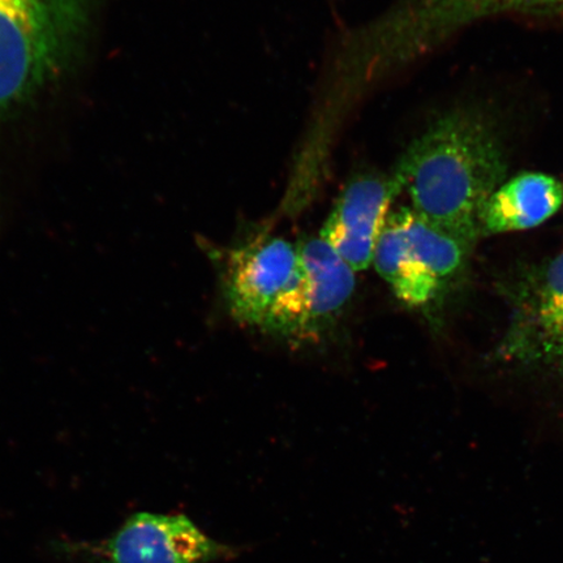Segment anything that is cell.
<instances>
[{
	"label": "cell",
	"instance_id": "1",
	"mask_svg": "<svg viewBox=\"0 0 563 563\" xmlns=\"http://www.w3.org/2000/svg\"><path fill=\"white\" fill-rule=\"evenodd\" d=\"M508 172L501 140L470 111L443 115L408 147L393 174L422 220L473 245L481 214Z\"/></svg>",
	"mask_w": 563,
	"mask_h": 563
},
{
	"label": "cell",
	"instance_id": "2",
	"mask_svg": "<svg viewBox=\"0 0 563 563\" xmlns=\"http://www.w3.org/2000/svg\"><path fill=\"white\" fill-rule=\"evenodd\" d=\"M100 0H0V123L58 86L86 53Z\"/></svg>",
	"mask_w": 563,
	"mask_h": 563
},
{
	"label": "cell",
	"instance_id": "3",
	"mask_svg": "<svg viewBox=\"0 0 563 563\" xmlns=\"http://www.w3.org/2000/svg\"><path fill=\"white\" fill-rule=\"evenodd\" d=\"M223 286L238 322L274 334L305 336L306 282L297 245L262 238L232 250Z\"/></svg>",
	"mask_w": 563,
	"mask_h": 563
},
{
	"label": "cell",
	"instance_id": "4",
	"mask_svg": "<svg viewBox=\"0 0 563 563\" xmlns=\"http://www.w3.org/2000/svg\"><path fill=\"white\" fill-rule=\"evenodd\" d=\"M549 9H563V0H405L357 42L364 60L379 75L471 21L505 11Z\"/></svg>",
	"mask_w": 563,
	"mask_h": 563
},
{
	"label": "cell",
	"instance_id": "5",
	"mask_svg": "<svg viewBox=\"0 0 563 563\" xmlns=\"http://www.w3.org/2000/svg\"><path fill=\"white\" fill-rule=\"evenodd\" d=\"M402 192V183L393 173L356 176L338 197L320 236L352 269H368L393 202Z\"/></svg>",
	"mask_w": 563,
	"mask_h": 563
},
{
	"label": "cell",
	"instance_id": "6",
	"mask_svg": "<svg viewBox=\"0 0 563 563\" xmlns=\"http://www.w3.org/2000/svg\"><path fill=\"white\" fill-rule=\"evenodd\" d=\"M231 553L186 516L152 512L133 514L102 549L106 563H208Z\"/></svg>",
	"mask_w": 563,
	"mask_h": 563
},
{
	"label": "cell",
	"instance_id": "7",
	"mask_svg": "<svg viewBox=\"0 0 563 563\" xmlns=\"http://www.w3.org/2000/svg\"><path fill=\"white\" fill-rule=\"evenodd\" d=\"M505 349L523 361L563 357V252L520 294Z\"/></svg>",
	"mask_w": 563,
	"mask_h": 563
},
{
	"label": "cell",
	"instance_id": "8",
	"mask_svg": "<svg viewBox=\"0 0 563 563\" xmlns=\"http://www.w3.org/2000/svg\"><path fill=\"white\" fill-rule=\"evenodd\" d=\"M306 282L305 336L313 338L333 325L355 292V271L325 239L313 236L297 245Z\"/></svg>",
	"mask_w": 563,
	"mask_h": 563
},
{
	"label": "cell",
	"instance_id": "9",
	"mask_svg": "<svg viewBox=\"0 0 563 563\" xmlns=\"http://www.w3.org/2000/svg\"><path fill=\"white\" fill-rule=\"evenodd\" d=\"M561 183L543 173H523L505 180L489 197L481 214L484 234H504L540 227L560 210Z\"/></svg>",
	"mask_w": 563,
	"mask_h": 563
},
{
	"label": "cell",
	"instance_id": "10",
	"mask_svg": "<svg viewBox=\"0 0 563 563\" xmlns=\"http://www.w3.org/2000/svg\"><path fill=\"white\" fill-rule=\"evenodd\" d=\"M373 264L400 301L410 307H424L439 294L441 282L413 255L397 211L387 218L378 238Z\"/></svg>",
	"mask_w": 563,
	"mask_h": 563
},
{
	"label": "cell",
	"instance_id": "11",
	"mask_svg": "<svg viewBox=\"0 0 563 563\" xmlns=\"http://www.w3.org/2000/svg\"><path fill=\"white\" fill-rule=\"evenodd\" d=\"M397 213L413 255L427 271L441 284L455 276L470 246L422 220L411 208H400Z\"/></svg>",
	"mask_w": 563,
	"mask_h": 563
}]
</instances>
